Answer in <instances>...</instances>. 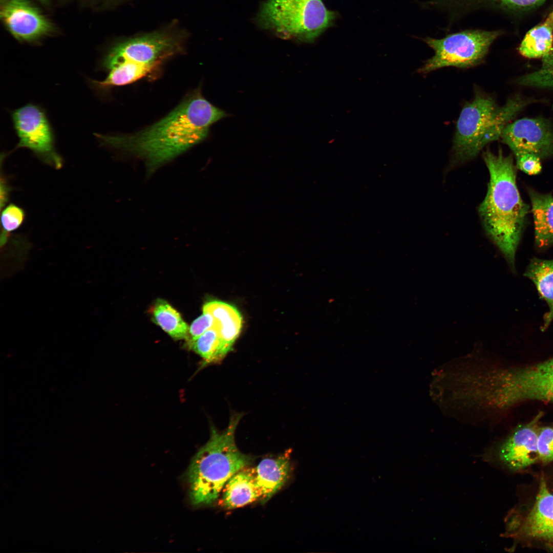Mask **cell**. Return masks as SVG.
Instances as JSON below:
<instances>
[{
  "label": "cell",
  "mask_w": 553,
  "mask_h": 553,
  "mask_svg": "<svg viewBox=\"0 0 553 553\" xmlns=\"http://www.w3.org/2000/svg\"><path fill=\"white\" fill-rule=\"evenodd\" d=\"M335 16L322 0H267L257 22L283 39L310 42L331 26Z\"/></svg>",
  "instance_id": "5b68a950"
},
{
  "label": "cell",
  "mask_w": 553,
  "mask_h": 553,
  "mask_svg": "<svg viewBox=\"0 0 553 553\" xmlns=\"http://www.w3.org/2000/svg\"><path fill=\"white\" fill-rule=\"evenodd\" d=\"M182 49L180 38L167 33H152L118 43L109 51L99 66L108 71L116 66L124 65L139 71L145 77H151Z\"/></svg>",
  "instance_id": "8992f818"
},
{
  "label": "cell",
  "mask_w": 553,
  "mask_h": 553,
  "mask_svg": "<svg viewBox=\"0 0 553 553\" xmlns=\"http://www.w3.org/2000/svg\"><path fill=\"white\" fill-rule=\"evenodd\" d=\"M290 469V459L287 453L276 458H265L253 468L263 502L268 501L285 484Z\"/></svg>",
  "instance_id": "5bb4252c"
},
{
  "label": "cell",
  "mask_w": 553,
  "mask_h": 553,
  "mask_svg": "<svg viewBox=\"0 0 553 553\" xmlns=\"http://www.w3.org/2000/svg\"><path fill=\"white\" fill-rule=\"evenodd\" d=\"M203 311L213 316V327L223 342L232 348L242 328V318L240 312L233 305L219 301L206 303Z\"/></svg>",
  "instance_id": "e0dca14e"
},
{
  "label": "cell",
  "mask_w": 553,
  "mask_h": 553,
  "mask_svg": "<svg viewBox=\"0 0 553 553\" xmlns=\"http://www.w3.org/2000/svg\"><path fill=\"white\" fill-rule=\"evenodd\" d=\"M10 187L7 184L5 180L3 179L1 177V209L2 207L5 205L6 202L8 200L9 193Z\"/></svg>",
  "instance_id": "83f0119b"
},
{
  "label": "cell",
  "mask_w": 553,
  "mask_h": 553,
  "mask_svg": "<svg viewBox=\"0 0 553 553\" xmlns=\"http://www.w3.org/2000/svg\"><path fill=\"white\" fill-rule=\"evenodd\" d=\"M500 34L498 31L466 30L441 39L424 38L423 40L434 50V55L417 72L424 74L445 67L466 68L478 65Z\"/></svg>",
  "instance_id": "ba28073f"
},
{
  "label": "cell",
  "mask_w": 553,
  "mask_h": 553,
  "mask_svg": "<svg viewBox=\"0 0 553 553\" xmlns=\"http://www.w3.org/2000/svg\"><path fill=\"white\" fill-rule=\"evenodd\" d=\"M529 538L553 544V494L542 478L534 504L522 523Z\"/></svg>",
  "instance_id": "4fadbf2b"
},
{
  "label": "cell",
  "mask_w": 553,
  "mask_h": 553,
  "mask_svg": "<svg viewBox=\"0 0 553 553\" xmlns=\"http://www.w3.org/2000/svg\"><path fill=\"white\" fill-rule=\"evenodd\" d=\"M1 16L12 35L21 41H36L53 29L49 19L29 0H8Z\"/></svg>",
  "instance_id": "7c38bea8"
},
{
  "label": "cell",
  "mask_w": 553,
  "mask_h": 553,
  "mask_svg": "<svg viewBox=\"0 0 553 553\" xmlns=\"http://www.w3.org/2000/svg\"><path fill=\"white\" fill-rule=\"evenodd\" d=\"M537 446L539 459L542 463L553 461V425L539 428Z\"/></svg>",
  "instance_id": "d4e9b609"
},
{
  "label": "cell",
  "mask_w": 553,
  "mask_h": 553,
  "mask_svg": "<svg viewBox=\"0 0 553 553\" xmlns=\"http://www.w3.org/2000/svg\"><path fill=\"white\" fill-rule=\"evenodd\" d=\"M518 82L527 86L553 89V48L548 55L543 58L540 69L521 77Z\"/></svg>",
  "instance_id": "603a6c76"
},
{
  "label": "cell",
  "mask_w": 553,
  "mask_h": 553,
  "mask_svg": "<svg viewBox=\"0 0 553 553\" xmlns=\"http://www.w3.org/2000/svg\"><path fill=\"white\" fill-rule=\"evenodd\" d=\"M528 101L520 96L499 107L494 98L475 90L473 100L463 107L456 123L453 143L454 165L475 158L488 143L501 138L508 122Z\"/></svg>",
  "instance_id": "277c9868"
},
{
  "label": "cell",
  "mask_w": 553,
  "mask_h": 553,
  "mask_svg": "<svg viewBox=\"0 0 553 553\" xmlns=\"http://www.w3.org/2000/svg\"><path fill=\"white\" fill-rule=\"evenodd\" d=\"M188 345L205 363L221 360L232 349L223 342L213 327L196 339L188 342Z\"/></svg>",
  "instance_id": "44dd1931"
},
{
  "label": "cell",
  "mask_w": 553,
  "mask_h": 553,
  "mask_svg": "<svg viewBox=\"0 0 553 553\" xmlns=\"http://www.w3.org/2000/svg\"><path fill=\"white\" fill-rule=\"evenodd\" d=\"M539 414L530 422L518 426L498 445L486 450L484 459L499 462L513 471L524 469L539 459L537 439Z\"/></svg>",
  "instance_id": "30bf717a"
},
{
  "label": "cell",
  "mask_w": 553,
  "mask_h": 553,
  "mask_svg": "<svg viewBox=\"0 0 553 553\" xmlns=\"http://www.w3.org/2000/svg\"><path fill=\"white\" fill-rule=\"evenodd\" d=\"M253 468H243L227 481L223 488V504L227 508H235L261 499Z\"/></svg>",
  "instance_id": "9a60e30c"
},
{
  "label": "cell",
  "mask_w": 553,
  "mask_h": 553,
  "mask_svg": "<svg viewBox=\"0 0 553 553\" xmlns=\"http://www.w3.org/2000/svg\"><path fill=\"white\" fill-rule=\"evenodd\" d=\"M25 218L23 209L14 204L11 203L4 208L1 214V245L7 242L9 233L21 226Z\"/></svg>",
  "instance_id": "cb8c5ba5"
},
{
  "label": "cell",
  "mask_w": 553,
  "mask_h": 553,
  "mask_svg": "<svg viewBox=\"0 0 553 553\" xmlns=\"http://www.w3.org/2000/svg\"><path fill=\"white\" fill-rule=\"evenodd\" d=\"M38 1L41 2V3H46L49 1V0H38Z\"/></svg>",
  "instance_id": "f1b7e54d"
},
{
  "label": "cell",
  "mask_w": 553,
  "mask_h": 553,
  "mask_svg": "<svg viewBox=\"0 0 553 553\" xmlns=\"http://www.w3.org/2000/svg\"><path fill=\"white\" fill-rule=\"evenodd\" d=\"M534 218L535 243L544 249L553 245V197L529 189Z\"/></svg>",
  "instance_id": "2e32d148"
},
{
  "label": "cell",
  "mask_w": 553,
  "mask_h": 553,
  "mask_svg": "<svg viewBox=\"0 0 553 553\" xmlns=\"http://www.w3.org/2000/svg\"><path fill=\"white\" fill-rule=\"evenodd\" d=\"M153 320L175 339H187L188 327L179 313L167 302L158 299L150 310Z\"/></svg>",
  "instance_id": "ffe728a7"
},
{
  "label": "cell",
  "mask_w": 553,
  "mask_h": 553,
  "mask_svg": "<svg viewBox=\"0 0 553 553\" xmlns=\"http://www.w3.org/2000/svg\"><path fill=\"white\" fill-rule=\"evenodd\" d=\"M483 158L490 181L479 215L488 238L513 268L529 207L518 190L513 157L504 155L501 149L497 154L486 150Z\"/></svg>",
  "instance_id": "7a4b0ae2"
},
{
  "label": "cell",
  "mask_w": 553,
  "mask_h": 553,
  "mask_svg": "<svg viewBox=\"0 0 553 553\" xmlns=\"http://www.w3.org/2000/svg\"><path fill=\"white\" fill-rule=\"evenodd\" d=\"M214 324L213 316L208 313L203 312L202 315L196 319L191 324L188 331V336L186 339L189 342L196 339L207 330L212 328Z\"/></svg>",
  "instance_id": "4316f807"
},
{
  "label": "cell",
  "mask_w": 553,
  "mask_h": 553,
  "mask_svg": "<svg viewBox=\"0 0 553 553\" xmlns=\"http://www.w3.org/2000/svg\"><path fill=\"white\" fill-rule=\"evenodd\" d=\"M531 280L538 291L547 304L548 311L543 318L542 330H545L553 322V259H533L524 273Z\"/></svg>",
  "instance_id": "ac0fdd59"
},
{
  "label": "cell",
  "mask_w": 553,
  "mask_h": 553,
  "mask_svg": "<svg viewBox=\"0 0 553 553\" xmlns=\"http://www.w3.org/2000/svg\"><path fill=\"white\" fill-rule=\"evenodd\" d=\"M553 48V10L541 24L525 35L519 48L520 53L529 58H544Z\"/></svg>",
  "instance_id": "d6986e66"
},
{
  "label": "cell",
  "mask_w": 553,
  "mask_h": 553,
  "mask_svg": "<svg viewBox=\"0 0 553 553\" xmlns=\"http://www.w3.org/2000/svg\"><path fill=\"white\" fill-rule=\"evenodd\" d=\"M501 138L514 154L529 153L540 159L553 156V129L544 119L517 120L506 126Z\"/></svg>",
  "instance_id": "8fae6325"
},
{
  "label": "cell",
  "mask_w": 553,
  "mask_h": 553,
  "mask_svg": "<svg viewBox=\"0 0 553 553\" xmlns=\"http://www.w3.org/2000/svg\"><path fill=\"white\" fill-rule=\"evenodd\" d=\"M545 0H448L455 10H467L481 6H495L509 9H524L537 6Z\"/></svg>",
  "instance_id": "7402d4cb"
},
{
  "label": "cell",
  "mask_w": 553,
  "mask_h": 553,
  "mask_svg": "<svg viewBox=\"0 0 553 553\" xmlns=\"http://www.w3.org/2000/svg\"><path fill=\"white\" fill-rule=\"evenodd\" d=\"M228 115L194 90L168 114L131 134L94 133L100 146L142 162L148 178L208 136L210 127Z\"/></svg>",
  "instance_id": "6da1fadb"
},
{
  "label": "cell",
  "mask_w": 553,
  "mask_h": 553,
  "mask_svg": "<svg viewBox=\"0 0 553 553\" xmlns=\"http://www.w3.org/2000/svg\"><path fill=\"white\" fill-rule=\"evenodd\" d=\"M241 417L233 415L222 432L212 427L209 440L194 457L188 474L194 504L214 502L229 478L250 463L251 458L242 453L235 442V433Z\"/></svg>",
  "instance_id": "3957f363"
},
{
  "label": "cell",
  "mask_w": 553,
  "mask_h": 553,
  "mask_svg": "<svg viewBox=\"0 0 553 553\" xmlns=\"http://www.w3.org/2000/svg\"><path fill=\"white\" fill-rule=\"evenodd\" d=\"M19 141L15 149L27 148L38 159L56 169L63 164L55 146V135L45 110L29 103L11 113Z\"/></svg>",
  "instance_id": "9c48e42d"
},
{
  "label": "cell",
  "mask_w": 553,
  "mask_h": 553,
  "mask_svg": "<svg viewBox=\"0 0 553 553\" xmlns=\"http://www.w3.org/2000/svg\"><path fill=\"white\" fill-rule=\"evenodd\" d=\"M517 167L528 175H537L540 173L542 165L540 158L529 153H518L514 154Z\"/></svg>",
  "instance_id": "484cf974"
},
{
  "label": "cell",
  "mask_w": 553,
  "mask_h": 553,
  "mask_svg": "<svg viewBox=\"0 0 553 553\" xmlns=\"http://www.w3.org/2000/svg\"><path fill=\"white\" fill-rule=\"evenodd\" d=\"M496 379L498 412L528 400L553 403V357L523 367H497Z\"/></svg>",
  "instance_id": "52a82bcc"
}]
</instances>
